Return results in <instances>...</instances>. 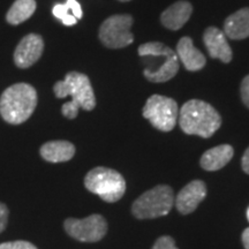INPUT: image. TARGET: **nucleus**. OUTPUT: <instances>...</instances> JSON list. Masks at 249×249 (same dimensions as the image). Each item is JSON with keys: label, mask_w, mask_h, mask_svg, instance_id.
<instances>
[{"label": "nucleus", "mask_w": 249, "mask_h": 249, "mask_svg": "<svg viewBox=\"0 0 249 249\" xmlns=\"http://www.w3.org/2000/svg\"><path fill=\"white\" fill-rule=\"evenodd\" d=\"M53 91L58 98H65L67 96L71 97V101L65 103L61 107L62 114L68 119L76 118L80 108L91 111L96 107L95 92L89 77L79 71L67 73L64 80L55 83Z\"/></svg>", "instance_id": "nucleus-1"}, {"label": "nucleus", "mask_w": 249, "mask_h": 249, "mask_svg": "<svg viewBox=\"0 0 249 249\" xmlns=\"http://www.w3.org/2000/svg\"><path fill=\"white\" fill-rule=\"evenodd\" d=\"M179 124L183 133L209 139L219 129L222 117L209 103L191 99L179 110Z\"/></svg>", "instance_id": "nucleus-2"}, {"label": "nucleus", "mask_w": 249, "mask_h": 249, "mask_svg": "<svg viewBox=\"0 0 249 249\" xmlns=\"http://www.w3.org/2000/svg\"><path fill=\"white\" fill-rule=\"evenodd\" d=\"M139 55L144 64L143 74L150 82H166L178 73V55L163 43L150 42L140 45Z\"/></svg>", "instance_id": "nucleus-3"}, {"label": "nucleus", "mask_w": 249, "mask_h": 249, "mask_svg": "<svg viewBox=\"0 0 249 249\" xmlns=\"http://www.w3.org/2000/svg\"><path fill=\"white\" fill-rule=\"evenodd\" d=\"M37 107V91L28 83L8 87L0 97V116L11 124H23Z\"/></svg>", "instance_id": "nucleus-4"}, {"label": "nucleus", "mask_w": 249, "mask_h": 249, "mask_svg": "<svg viewBox=\"0 0 249 249\" xmlns=\"http://www.w3.org/2000/svg\"><path fill=\"white\" fill-rule=\"evenodd\" d=\"M85 186L92 194L98 195L103 201L114 203L126 192L124 177L113 169L98 166L89 171L85 178Z\"/></svg>", "instance_id": "nucleus-5"}, {"label": "nucleus", "mask_w": 249, "mask_h": 249, "mask_svg": "<svg viewBox=\"0 0 249 249\" xmlns=\"http://www.w3.org/2000/svg\"><path fill=\"white\" fill-rule=\"evenodd\" d=\"M173 204V189L170 186L158 185L136 198L132 205V213L138 219H154L166 216Z\"/></svg>", "instance_id": "nucleus-6"}, {"label": "nucleus", "mask_w": 249, "mask_h": 249, "mask_svg": "<svg viewBox=\"0 0 249 249\" xmlns=\"http://www.w3.org/2000/svg\"><path fill=\"white\" fill-rule=\"evenodd\" d=\"M143 117L149 120L156 129L171 132L178 123V104L170 97L152 95L143 107Z\"/></svg>", "instance_id": "nucleus-7"}, {"label": "nucleus", "mask_w": 249, "mask_h": 249, "mask_svg": "<svg viewBox=\"0 0 249 249\" xmlns=\"http://www.w3.org/2000/svg\"><path fill=\"white\" fill-rule=\"evenodd\" d=\"M133 22V17L129 14L112 15L99 28V39L107 48H126L134 42V36L130 33Z\"/></svg>", "instance_id": "nucleus-8"}, {"label": "nucleus", "mask_w": 249, "mask_h": 249, "mask_svg": "<svg viewBox=\"0 0 249 249\" xmlns=\"http://www.w3.org/2000/svg\"><path fill=\"white\" fill-rule=\"evenodd\" d=\"M65 231L68 235L81 242H97L104 238L107 232V223L101 214L76 219L68 218L64 223Z\"/></svg>", "instance_id": "nucleus-9"}, {"label": "nucleus", "mask_w": 249, "mask_h": 249, "mask_svg": "<svg viewBox=\"0 0 249 249\" xmlns=\"http://www.w3.org/2000/svg\"><path fill=\"white\" fill-rule=\"evenodd\" d=\"M44 50V40L37 34L24 36L18 43L14 52V62L18 68L33 66L42 57Z\"/></svg>", "instance_id": "nucleus-10"}, {"label": "nucleus", "mask_w": 249, "mask_h": 249, "mask_svg": "<svg viewBox=\"0 0 249 249\" xmlns=\"http://www.w3.org/2000/svg\"><path fill=\"white\" fill-rule=\"evenodd\" d=\"M207 196V186L202 180H194L183 187L176 197L177 209L180 213L189 214L196 210Z\"/></svg>", "instance_id": "nucleus-11"}, {"label": "nucleus", "mask_w": 249, "mask_h": 249, "mask_svg": "<svg viewBox=\"0 0 249 249\" xmlns=\"http://www.w3.org/2000/svg\"><path fill=\"white\" fill-rule=\"evenodd\" d=\"M203 40L211 58L219 59L225 64L232 60V49L222 30L216 27H209L204 31Z\"/></svg>", "instance_id": "nucleus-12"}, {"label": "nucleus", "mask_w": 249, "mask_h": 249, "mask_svg": "<svg viewBox=\"0 0 249 249\" xmlns=\"http://www.w3.org/2000/svg\"><path fill=\"white\" fill-rule=\"evenodd\" d=\"M177 55L186 70L189 71H201L207 64L204 54L195 48L192 38L189 37H182L179 40L177 45Z\"/></svg>", "instance_id": "nucleus-13"}, {"label": "nucleus", "mask_w": 249, "mask_h": 249, "mask_svg": "<svg viewBox=\"0 0 249 249\" xmlns=\"http://www.w3.org/2000/svg\"><path fill=\"white\" fill-rule=\"evenodd\" d=\"M193 12V6L188 1L174 2L161 13L160 22L170 30H179L187 23Z\"/></svg>", "instance_id": "nucleus-14"}, {"label": "nucleus", "mask_w": 249, "mask_h": 249, "mask_svg": "<svg viewBox=\"0 0 249 249\" xmlns=\"http://www.w3.org/2000/svg\"><path fill=\"white\" fill-rule=\"evenodd\" d=\"M224 34L229 38L235 40L249 37V7L239 9L226 18L224 23Z\"/></svg>", "instance_id": "nucleus-15"}, {"label": "nucleus", "mask_w": 249, "mask_h": 249, "mask_svg": "<svg viewBox=\"0 0 249 249\" xmlns=\"http://www.w3.org/2000/svg\"><path fill=\"white\" fill-rule=\"evenodd\" d=\"M234 150L230 144H222L211 148L202 155L200 164L205 171H218L223 169L233 158Z\"/></svg>", "instance_id": "nucleus-16"}, {"label": "nucleus", "mask_w": 249, "mask_h": 249, "mask_svg": "<svg viewBox=\"0 0 249 249\" xmlns=\"http://www.w3.org/2000/svg\"><path fill=\"white\" fill-rule=\"evenodd\" d=\"M40 156L50 163L71 160L75 155V147L68 141H50L40 147Z\"/></svg>", "instance_id": "nucleus-17"}, {"label": "nucleus", "mask_w": 249, "mask_h": 249, "mask_svg": "<svg viewBox=\"0 0 249 249\" xmlns=\"http://www.w3.org/2000/svg\"><path fill=\"white\" fill-rule=\"evenodd\" d=\"M52 13L65 26H74L82 18V8L76 0H67L65 4H57L52 8Z\"/></svg>", "instance_id": "nucleus-18"}, {"label": "nucleus", "mask_w": 249, "mask_h": 249, "mask_svg": "<svg viewBox=\"0 0 249 249\" xmlns=\"http://www.w3.org/2000/svg\"><path fill=\"white\" fill-rule=\"evenodd\" d=\"M36 11L35 0H15L6 14V21L12 26L23 23Z\"/></svg>", "instance_id": "nucleus-19"}, {"label": "nucleus", "mask_w": 249, "mask_h": 249, "mask_svg": "<svg viewBox=\"0 0 249 249\" xmlns=\"http://www.w3.org/2000/svg\"><path fill=\"white\" fill-rule=\"evenodd\" d=\"M152 249H178V247H177L176 242L171 236L164 235L156 240L155 245L152 246Z\"/></svg>", "instance_id": "nucleus-20"}, {"label": "nucleus", "mask_w": 249, "mask_h": 249, "mask_svg": "<svg viewBox=\"0 0 249 249\" xmlns=\"http://www.w3.org/2000/svg\"><path fill=\"white\" fill-rule=\"evenodd\" d=\"M0 249H37V247L31 244V242L18 240L13 242H4V244H0Z\"/></svg>", "instance_id": "nucleus-21"}, {"label": "nucleus", "mask_w": 249, "mask_h": 249, "mask_svg": "<svg viewBox=\"0 0 249 249\" xmlns=\"http://www.w3.org/2000/svg\"><path fill=\"white\" fill-rule=\"evenodd\" d=\"M240 92L242 102H244V104L249 108V75H247L244 80H242Z\"/></svg>", "instance_id": "nucleus-22"}, {"label": "nucleus", "mask_w": 249, "mask_h": 249, "mask_svg": "<svg viewBox=\"0 0 249 249\" xmlns=\"http://www.w3.org/2000/svg\"><path fill=\"white\" fill-rule=\"evenodd\" d=\"M8 208L0 202V233L6 229L8 223Z\"/></svg>", "instance_id": "nucleus-23"}, {"label": "nucleus", "mask_w": 249, "mask_h": 249, "mask_svg": "<svg viewBox=\"0 0 249 249\" xmlns=\"http://www.w3.org/2000/svg\"><path fill=\"white\" fill-rule=\"evenodd\" d=\"M241 166H242V170H244V172L249 174V147L247 148V150L245 151L244 156H242Z\"/></svg>", "instance_id": "nucleus-24"}, {"label": "nucleus", "mask_w": 249, "mask_h": 249, "mask_svg": "<svg viewBox=\"0 0 249 249\" xmlns=\"http://www.w3.org/2000/svg\"><path fill=\"white\" fill-rule=\"evenodd\" d=\"M241 240H242V244H244L245 249H249V227L242 232Z\"/></svg>", "instance_id": "nucleus-25"}, {"label": "nucleus", "mask_w": 249, "mask_h": 249, "mask_svg": "<svg viewBox=\"0 0 249 249\" xmlns=\"http://www.w3.org/2000/svg\"><path fill=\"white\" fill-rule=\"evenodd\" d=\"M247 219H248V222H249V208L247 209Z\"/></svg>", "instance_id": "nucleus-26"}, {"label": "nucleus", "mask_w": 249, "mask_h": 249, "mask_svg": "<svg viewBox=\"0 0 249 249\" xmlns=\"http://www.w3.org/2000/svg\"><path fill=\"white\" fill-rule=\"evenodd\" d=\"M120 1H124H124H129V0H120Z\"/></svg>", "instance_id": "nucleus-27"}]
</instances>
